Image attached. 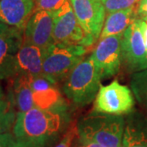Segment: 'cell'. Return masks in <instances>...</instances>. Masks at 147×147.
I'll use <instances>...</instances> for the list:
<instances>
[{"label":"cell","instance_id":"52a82bcc","mask_svg":"<svg viewBox=\"0 0 147 147\" xmlns=\"http://www.w3.org/2000/svg\"><path fill=\"white\" fill-rule=\"evenodd\" d=\"M122 65L127 72L135 73L147 69V49L139 25L135 19L123 32L121 42Z\"/></svg>","mask_w":147,"mask_h":147},{"label":"cell","instance_id":"5b68a950","mask_svg":"<svg viewBox=\"0 0 147 147\" xmlns=\"http://www.w3.org/2000/svg\"><path fill=\"white\" fill-rule=\"evenodd\" d=\"M134 97L131 90L117 80L100 86L94 100L93 110L115 115H128L134 109Z\"/></svg>","mask_w":147,"mask_h":147},{"label":"cell","instance_id":"4fadbf2b","mask_svg":"<svg viewBox=\"0 0 147 147\" xmlns=\"http://www.w3.org/2000/svg\"><path fill=\"white\" fill-rule=\"evenodd\" d=\"M46 49L23 43L14 60V77L18 74L42 75V63Z\"/></svg>","mask_w":147,"mask_h":147},{"label":"cell","instance_id":"44dd1931","mask_svg":"<svg viewBox=\"0 0 147 147\" xmlns=\"http://www.w3.org/2000/svg\"><path fill=\"white\" fill-rule=\"evenodd\" d=\"M66 0H35L34 11L45 10L55 11L60 9Z\"/></svg>","mask_w":147,"mask_h":147},{"label":"cell","instance_id":"6da1fadb","mask_svg":"<svg viewBox=\"0 0 147 147\" xmlns=\"http://www.w3.org/2000/svg\"><path fill=\"white\" fill-rule=\"evenodd\" d=\"M68 107L39 109L34 107L17 113L13 126L15 139L30 147H52L69 125Z\"/></svg>","mask_w":147,"mask_h":147},{"label":"cell","instance_id":"30bf717a","mask_svg":"<svg viewBox=\"0 0 147 147\" xmlns=\"http://www.w3.org/2000/svg\"><path fill=\"white\" fill-rule=\"evenodd\" d=\"M23 32L0 21V79L14 77V60L23 44Z\"/></svg>","mask_w":147,"mask_h":147},{"label":"cell","instance_id":"2e32d148","mask_svg":"<svg viewBox=\"0 0 147 147\" xmlns=\"http://www.w3.org/2000/svg\"><path fill=\"white\" fill-rule=\"evenodd\" d=\"M137 18L136 7L108 13L100 35V39L105 37L123 34L131 22Z\"/></svg>","mask_w":147,"mask_h":147},{"label":"cell","instance_id":"277c9868","mask_svg":"<svg viewBox=\"0 0 147 147\" xmlns=\"http://www.w3.org/2000/svg\"><path fill=\"white\" fill-rule=\"evenodd\" d=\"M88 48L78 44L53 42L46 48L42 74L57 84L64 81L71 69L85 57Z\"/></svg>","mask_w":147,"mask_h":147},{"label":"cell","instance_id":"ffe728a7","mask_svg":"<svg viewBox=\"0 0 147 147\" xmlns=\"http://www.w3.org/2000/svg\"><path fill=\"white\" fill-rule=\"evenodd\" d=\"M76 136H78L77 124L74 123L73 124H70L68 127L63 136L61 137V140L54 147H72L74 140Z\"/></svg>","mask_w":147,"mask_h":147},{"label":"cell","instance_id":"cb8c5ba5","mask_svg":"<svg viewBox=\"0 0 147 147\" xmlns=\"http://www.w3.org/2000/svg\"><path fill=\"white\" fill-rule=\"evenodd\" d=\"M77 144H79L81 147H104L100 144L93 142V141H90V140L84 139V138L79 137H78Z\"/></svg>","mask_w":147,"mask_h":147},{"label":"cell","instance_id":"8992f818","mask_svg":"<svg viewBox=\"0 0 147 147\" xmlns=\"http://www.w3.org/2000/svg\"><path fill=\"white\" fill-rule=\"evenodd\" d=\"M52 12L54 17L53 42L78 44L88 47L92 46L69 0L65 2L60 9Z\"/></svg>","mask_w":147,"mask_h":147},{"label":"cell","instance_id":"d4e9b609","mask_svg":"<svg viewBox=\"0 0 147 147\" xmlns=\"http://www.w3.org/2000/svg\"><path fill=\"white\" fill-rule=\"evenodd\" d=\"M139 25H140V28H141V30H142L145 45H146L147 49V24L145 20H142V19L139 18Z\"/></svg>","mask_w":147,"mask_h":147},{"label":"cell","instance_id":"5bb4252c","mask_svg":"<svg viewBox=\"0 0 147 147\" xmlns=\"http://www.w3.org/2000/svg\"><path fill=\"white\" fill-rule=\"evenodd\" d=\"M123 147H147V114L133 110L127 115Z\"/></svg>","mask_w":147,"mask_h":147},{"label":"cell","instance_id":"484cf974","mask_svg":"<svg viewBox=\"0 0 147 147\" xmlns=\"http://www.w3.org/2000/svg\"><path fill=\"white\" fill-rule=\"evenodd\" d=\"M8 147H30V146H28L27 145L24 144V143H22V142L16 141V139H15V141L12 142V143H11Z\"/></svg>","mask_w":147,"mask_h":147},{"label":"cell","instance_id":"9a60e30c","mask_svg":"<svg viewBox=\"0 0 147 147\" xmlns=\"http://www.w3.org/2000/svg\"><path fill=\"white\" fill-rule=\"evenodd\" d=\"M11 79L12 84L8 97L17 110V113L26 112L34 108L33 91L30 86L31 75L18 74Z\"/></svg>","mask_w":147,"mask_h":147},{"label":"cell","instance_id":"9c48e42d","mask_svg":"<svg viewBox=\"0 0 147 147\" xmlns=\"http://www.w3.org/2000/svg\"><path fill=\"white\" fill-rule=\"evenodd\" d=\"M122 34L105 37L100 39L92 53V57L100 71L101 79L118 74L122 66Z\"/></svg>","mask_w":147,"mask_h":147},{"label":"cell","instance_id":"ba28073f","mask_svg":"<svg viewBox=\"0 0 147 147\" xmlns=\"http://www.w3.org/2000/svg\"><path fill=\"white\" fill-rule=\"evenodd\" d=\"M79 24L91 45L100 38L105 18V8L100 0H69Z\"/></svg>","mask_w":147,"mask_h":147},{"label":"cell","instance_id":"7a4b0ae2","mask_svg":"<svg viewBox=\"0 0 147 147\" xmlns=\"http://www.w3.org/2000/svg\"><path fill=\"white\" fill-rule=\"evenodd\" d=\"M101 79L100 71L90 55L71 69L64 80L62 89L74 105L83 107L95 100Z\"/></svg>","mask_w":147,"mask_h":147},{"label":"cell","instance_id":"f1b7e54d","mask_svg":"<svg viewBox=\"0 0 147 147\" xmlns=\"http://www.w3.org/2000/svg\"><path fill=\"white\" fill-rule=\"evenodd\" d=\"M145 21H146V24H147V19H146V20H145Z\"/></svg>","mask_w":147,"mask_h":147},{"label":"cell","instance_id":"e0dca14e","mask_svg":"<svg viewBox=\"0 0 147 147\" xmlns=\"http://www.w3.org/2000/svg\"><path fill=\"white\" fill-rule=\"evenodd\" d=\"M130 85L136 100L147 110V69L131 74Z\"/></svg>","mask_w":147,"mask_h":147},{"label":"cell","instance_id":"8fae6325","mask_svg":"<svg viewBox=\"0 0 147 147\" xmlns=\"http://www.w3.org/2000/svg\"><path fill=\"white\" fill-rule=\"evenodd\" d=\"M53 26L54 17L52 11H34L23 32V43L46 49L53 42Z\"/></svg>","mask_w":147,"mask_h":147},{"label":"cell","instance_id":"ac0fdd59","mask_svg":"<svg viewBox=\"0 0 147 147\" xmlns=\"http://www.w3.org/2000/svg\"><path fill=\"white\" fill-rule=\"evenodd\" d=\"M15 106L7 96L0 103V133L9 132L16 121Z\"/></svg>","mask_w":147,"mask_h":147},{"label":"cell","instance_id":"3957f363","mask_svg":"<svg viewBox=\"0 0 147 147\" xmlns=\"http://www.w3.org/2000/svg\"><path fill=\"white\" fill-rule=\"evenodd\" d=\"M125 119L93 110L77 123L78 137L93 141L104 147H123Z\"/></svg>","mask_w":147,"mask_h":147},{"label":"cell","instance_id":"d6986e66","mask_svg":"<svg viewBox=\"0 0 147 147\" xmlns=\"http://www.w3.org/2000/svg\"><path fill=\"white\" fill-rule=\"evenodd\" d=\"M107 13L136 7L139 0H100Z\"/></svg>","mask_w":147,"mask_h":147},{"label":"cell","instance_id":"603a6c76","mask_svg":"<svg viewBox=\"0 0 147 147\" xmlns=\"http://www.w3.org/2000/svg\"><path fill=\"white\" fill-rule=\"evenodd\" d=\"M15 141V137L10 132L0 133V147H8Z\"/></svg>","mask_w":147,"mask_h":147},{"label":"cell","instance_id":"83f0119b","mask_svg":"<svg viewBox=\"0 0 147 147\" xmlns=\"http://www.w3.org/2000/svg\"><path fill=\"white\" fill-rule=\"evenodd\" d=\"M75 147H81V146H79V144H77V145H76V146H75Z\"/></svg>","mask_w":147,"mask_h":147},{"label":"cell","instance_id":"4316f807","mask_svg":"<svg viewBox=\"0 0 147 147\" xmlns=\"http://www.w3.org/2000/svg\"><path fill=\"white\" fill-rule=\"evenodd\" d=\"M5 98V96H4V94H3V89H2V88L0 87V103L3 101V100Z\"/></svg>","mask_w":147,"mask_h":147},{"label":"cell","instance_id":"7402d4cb","mask_svg":"<svg viewBox=\"0 0 147 147\" xmlns=\"http://www.w3.org/2000/svg\"><path fill=\"white\" fill-rule=\"evenodd\" d=\"M137 18L142 20L147 19V0H140L136 6Z\"/></svg>","mask_w":147,"mask_h":147},{"label":"cell","instance_id":"7c38bea8","mask_svg":"<svg viewBox=\"0 0 147 147\" xmlns=\"http://www.w3.org/2000/svg\"><path fill=\"white\" fill-rule=\"evenodd\" d=\"M34 6L35 0H1L0 21L24 30Z\"/></svg>","mask_w":147,"mask_h":147}]
</instances>
